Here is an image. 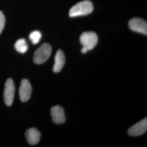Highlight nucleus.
Segmentation results:
<instances>
[{
  "label": "nucleus",
  "instance_id": "nucleus-8",
  "mask_svg": "<svg viewBox=\"0 0 147 147\" xmlns=\"http://www.w3.org/2000/svg\"><path fill=\"white\" fill-rule=\"evenodd\" d=\"M51 115L53 121L56 124H63L65 121V113L63 108L56 105L51 109Z\"/></svg>",
  "mask_w": 147,
  "mask_h": 147
},
{
  "label": "nucleus",
  "instance_id": "nucleus-12",
  "mask_svg": "<svg viewBox=\"0 0 147 147\" xmlns=\"http://www.w3.org/2000/svg\"><path fill=\"white\" fill-rule=\"evenodd\" d=\"M42 38L41 33L38 31L32 32L29 36V38L33 44H37L40 42Z\"/></svg>",
  "mask_w": 147,
  "mask_h": 147
},
{
  "label": "nucleus",
  "instance_id": "nucleus-13",
  "mask_svg": "<svg viewBox=\"0 0 147 147\" xmlns=\"http://www.w3.org/2000/svg\"><path fill=\"white\" fill-rule=\"evenodd\" d=\"M5 16L2 11H0V34L3 31L5 25Z\"/></svg>",
  "mask_w": 147,
  "mask_h": 147
},
{
  "label": "nucleus",
  "instance_id": "nucleus-4",
  "mask_svg": "<svg viewBox=\"0 0 147 147\" xmlns=\"http://www.w3.org/2000/svg\"><path fill=\"white\" fill-rule=\"evenodd\" d=\"M15 94V86L13 80L7 79L4 90V101L8 106H11L13 102Z\"/></svg>",
  "mask_w": 147,
  "mask_h": 147
},
{
  "label": "nucleus",
  "instance_id": "nucleus-3",
  "mask_svg": "<svg viewBox=\"0 0 147 147\" xmlns=\"http://www.w3.org/2000/svg\"><path fill=\"white\" fill-rule=\"evenodd\" d=\"M52 53V47L47 43H44L35 51L33 56V61L37 64L45 62L50 57Z\"/></svg>",
  "mask_w": 147,
  "mask_h": 147
},
{
  "label": "nucleus",
  "instance_id": "nucleus-5",
  "mask_svg": "<svg viewBox=\"0 0 147 147\" xmlns=\"http://www.w3.org/2000/svg\"><path fill=\"white\" fill-rule=\"evenodd\" d=\"M129 28L133 31L147 34V23L142 19L135 18L130 20L129 22Z\"/></svg>",
  "mask_w": 147,
  "mask_h": 147
},
{
  "label": "nucleus",
  "instance_id": "nucleus-1",
  "mask_svg": "<svg viewBox=\"0 0 147 147\" xmlns=\"http://www.w3.org/2000/svg\"><path fill=\"white\" fill-rule=\"evenodd\" d=\"M93 11V5L92 2L86 0L74 5L70 9L69 14L70 17H76L88 15L91 13Z\"/></svg>",
  "mask_w": 147,
  "mask_h": 147
},
{
  "label": "nucleus",
  "instance_id": "nucleus-10",
  "mask_svg": "<svg viewBox=\"0 0 147 147\" xmlns=\"http://www.w3.org/2000/svg\"><path fill=\"white\" fill-rule=\"evenodd\" d=\"M26 138L29 144L35 145L39 142L40 133L36 128L29 129L26 131Z\"/></svg>",
  "mask_w": 147,
  "mask_h": 147
},
{
  "label": "nucleus",
  "instance_id": "nucleus-11",
  "mask_svg": "<svg viewBox=\"0 0 147 147\" xmlns=\"http://www.w3.org/2000/svg\"><path fill=\"white\" fill-rule=\"evenodd\" d=\"M16 50L18 53H26L28 50V45L25 39L21 38L18 40L14 45Z\"/></svg>",
  "mask_w": 147,
  "mask_h": 147
},
{
  "label": "nucleus",
  "instance_id": "nucleus-9",
  "mask_svg": "<svg viewBox=\"0 0 147 147\" xmlns=\"http://www.w3.org/2000/svg\"><path fill=\"white\" fill-rule=\"evenodd\" d=\"M65 62V56L63 51L59 50L56 53L55 57V63L53 67V71L57 73H59L63 68Z\"/></svg>",
  "mask_w": 147,
  "mask_h": 147
},
{
  "label": "nucleus",
  "instance_id": "nucleus-7",
  "mask_svg": "<svg viewBox=\"0 0 147 147\" xmlns=\"http://www.w3.org/2000/svg\"><path fill=\"white\" fill-rule=\"evenodd\" d=\"M147 118H146L131 126L129 129L128 133L131 136H137L143 135L147 131Z\"/></svg>",
  "mask_w": 147,
  "mask_h": 147
},
{
  "label": "nucleus",
  "instance_id": "nucleus-2",
  "mask_svg": "<svg viewBox=\"0 0 147 147\" xmlns=\"http://www.w3.org/2000/svg\"><path fill=\"white\" fill-rule=\"evenodd\" d=\"M80 40L83 46L81 52L85 53L88 51L92 50L96 46L98 41V37L93 32H86L81 34Z\"/></svg>",
  "mask_w": 147,
  "mask_h": 147
},
{
  "label": "nucleus",
  "instance_id": "nucleus-6",
  "mask_svg": "<svg viewBox=\"0 0 147 147\" xmlns=\"http://www.w3.org/2000/svg\"><path fill=\"white\" fill-rule=\"evenodd\" d=\"M31 94V84L28 80L23 79L19 87V96L21 101H27L30 99Z\"/></svg>",
  "mask_w": 147,
  "mask_h": 147
}]
</instances>
